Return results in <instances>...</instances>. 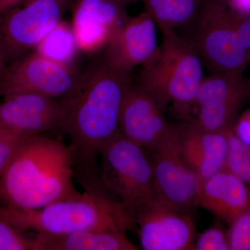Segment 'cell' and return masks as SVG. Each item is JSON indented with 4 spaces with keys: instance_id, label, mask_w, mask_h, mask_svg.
Returning <instances> with one entry per match:
<instances>
[{
    "instance_id": "cell-1",
    "label": "cell",
    "mask_w": 250,
    "mask_h": 250,
    "mask_svg": "<svg viewBox=\"0 0 250 250\" xmlns=\"http://www.w3.org/2000/svg\"><path fill=\"white\" fill-rule=\"evenodd\" d=\"M131 84V74L112 68L101 58L82 72L75 91L61 100L59 130L70 139L75 167H80L88 185L96 178L100 149L120 131L122 103Z\"/></svg>"
},
{
    "instance_id": "cell-2",
    "label": "cell",
    "mask_w": 250,
    "mask_h": 250,
    "mask_svg": "<svg viewBox=\"0 0 250 250\" xmlns=\"http://www.w3.org/2000/svg\"><path fill=\"white\" fill-rule=\"evenodd\" d=\"M70 146L42 134L23 140L0 178V205L36 209L76 196Z\"/></svg>"
},
{
    "instance_id": "cell-3",
    "label": "cell",
    "mask_w": 250,
    "mask_h": 250,
    "mask_svg": "<svg viewBox=\"0 0 250 250\" xmlns=\"http://www.w3.org/2000/svg\"><path fill=\"white\" fill-rule=\"evenodd\" d=\"M162 34L159 54L142 67L136 85L150 95L164 113L170 106L174 116L188 121L205 78V65L193 39L174 30Z\"/></svg>"
},
{
    "instance_id": "cell-4",
    "label": "cell",
    "mask_w": 250,
    "mask_h": 250,
    "mask_svg": "<svg viewBox=\"0 0 250 250\" xmlns=\"http://www.w3.org/2000/svg\"><path fill=\"white\" fill-rule=\"evenodd\" d=\"M0 218L22 231L30 230L47 236H62L91 228L133 229L131 217L119 202L92 189L36 209L0 205Z\"/></svg>"
},
{
    "instance_id": "cell-5",
    "label": "cell",
    "mask_w": 250,
    "mask_h": 250,
    "mask_svg": "<svg viewBox=\"0 0 250 250\" xmlns=\"http://www.w3.org/2000/svg\"><path fill=\"white\" fill-rule=\"evenodd\" d=\"M196 44L210 73H243L250 61V16L224 0H208L196 21Z\"/></svg>"
},
{
    "instance_id": "cell-6",
    "label": "cell",
    "mask_w": 250,
    "mask_h": 250,
    "mask_svg": "<svg viewBox=\"0 0 250 250\" xmlns=\"http://www.w3.org/2000/svg\"><path fill=\"white\" fill-rule=\"evenodd\" d=\"M99 156L102 183L132 220L138 210L157 196L150 157L120 131L104 145Z\"/></svg>"
},
{
    "instance_id": "cell-7",
    "label": "cell",
    "mask_w": 250,
    "mask_h": 250,
    "mask_svg": "<svg viewBox=\"0 0 250 250\" xmlns=\"http://www.w3.org/2000/svg\"><path fill=\"white\" fill-rule=\"evenodd\" d=\"M71 0H24L0 16V58L6 66L32 52L61 21Z\"/></svg>"
},
{
    "instance_id": "cell-8",
    "label": "cell",
    "mask_w": 250,
    "mask_h": 250,
    "mask_svg": "<svg viewBox=\"0 0 250 250\" xmlns=\"http://www.w3.org/2000/svg\"><path fill=\"white\" fill-rule=\"evenodd\" d=\"M82 73L72 65L54 62L32 51L6 67L0 79V96L30 92L62 100L76 89Z\"/></svg>"
},
{
    "instance_id": "cell-9",
    "label": "cell",
    "mask_w": 250,
    "mask_h": 250,
    "mask_svg": "<svg viewBox=\"0 0 250 250\" xmlns=\"http://www.w3.org/2000/svg\"><path fill=\"white\" fill-rule=\"evenodd\" d=\"M150 152L157 197L190 215L198 206V182L181 151L179 123L171 125L166 136Z\"/></svg>"
},
{
    "instance_id": "cell-10",
    "label": "cell",
    "mask_w": 250,
    "mask_h": 250,
    "mask_svg": "<svg viewBox=\"0 0 250 250\" xmlns=\"http://www.w3.org/2000/svg\"><path fill=\"white\" fill-rule=\"evenodd\" d=\"M247 100L243 73H210L202 81L188 121L208 131L228 132Z\"/></svg>"
},
{
    "instance_id": "cell-11",
    "label": "cell",
    "mask_w": 250,
    "mask_h": 250,
    "mask_svg": "<svg viewBox=\"0 0 250 250\" xmlns=\"http://www.w3.org/2000/svg\"><path fill=\"white\" fill-rule=\"evenodd\" d=\"M132 223L143 250H195V228L190 215L157 196L136 212Z\"/></svg>"
},
{
    "instance_id": "cell-12",
    "label": "cell",
    "mask_w": 250,
    "mask_h": 250,
    "mask_svg": "<svg viewBox=\"0 0 250 250\" xmlns=\"http://www.w3.org/2000/svg\"><path fill=\"white\" fill-rule=\"evenodd\" d=\"M156 23L146 12L128 18L112 34L102 59L112 68L131 74L156 58L158 45Z\"/></svg>"
},
{
    "instance_id": "cell-13",
    "label": "cell",
    "mask_w": 250,
    "mask_h": 250,
    "mask_svg": "<svg viewBox=\"0 0 250 250\" xmlns=\"http://www.w3.org/2000/svg\"><path fill=\"white\" fill-rule=\"evenodd\" d=\"M0 103V129L22 137L59 129L62 101L40 94L20 92L2 96Z\"/></svg>"
},
{
    "instance_id": "cell-14",
    "label": "cell",
    "mask_w": 250,
    "mask_h": 250,
    "mask_svg": "<svg viewBox=\"0 0 250 250\" xmlns=\"http://www.w3.org/2000/svg\"><path fill=\"white\" fill-rule=\"evenodd\" d=\"M154 99L139 85L131 84L125 94L119 115L120 132L126 139L150 150L170 129Z\"/></svg>"
},
{
    "instance_id": "cell-15",
    "label": "cell",
    "mask_w": 250,
    "mask_h": 250,
    "mask_svg": "<svg viewBox=\"0 0 250 250\" xmlns=\"http://www.w3.org/2000/svg\"><path fill=\"white\" fill-rule=\"evenodd\" d=\"M229 132L208 131L191 121L179 123L181 151L196 175L198 192L207 179L225 168Z\"/></svg>"
},
{
    "instance_id": "cell-16",
    "label": "cell",
    "mask_w": 250,
    "mask_h": 250,
    "mask_svg": "<svg viewBox=\"0 0 250 250\" xmlns=\"http://www.w3.org/2000/svg\"><path fill=\"white\" fill-rule=\"evenodd\" d=\"M197 204L229 225L250 206V187L224 168L202 184Z\"/></svg>"
},
{
    "instance_id": "cell-17",
    "label": "cell",
    "mask_w": 250,
    "mask_h": 250,
    "mask_svg": "<svg viewBox=\"0 0 250 250\" xmlns=\"http://www.w3.org/2000/svg\"><path fill=\"white\" fill-rule=\"evenodd\" d=\"M37 250H136L126 231L111 228H91L62 236L36 234Z\"/></svg>"
},
{
    "instance_id": "cell-18",
    "label": "cell",
    "mask_w": 250,
    "mask_h": 250,
    "mask_svg": "<svg viewBox=\"0 0 250 250\" xmlns=\"http://www.w3.org/2000/svg\"><path fill=\"white\" fill-rule=\"evenodd\" d=\"M161 32L196 21L208 0H141Z\"/></svg>"
},
{
    "instance_id": "cell-19",
    "label": "cell",
    "mask_w": 250,
    "mask_h": 250,
    "mask_svg": "<svg viewBox=\"0 0 250 250\" xmlns=\"http://www.w3.org/2000/svg\"><path fill=\"white\" fill-rule=\"evenodd\" d=\"M128 18L124 6L105 0H76L72 5V23L99 24L116 31Z\"/></svg>"
},
{
    "instance_id": "cell-20",
    "label": "cell",
    "mask_w": 250,
    "mask_h": 250,
    "mask_svg": "<svg viewBox=\"0 0 250 250\" xmlns=\"http://www.w3.org/2000/svg\"><path fill=\"white\" fill-rule=\"evenodd\" d=\"M33 51L54 62L72 66L80 52L71 24L62 20Z\"/></svg>"
},
{
    "instance_id": "cell-21",
    "label": "cell",
    "mask_w": 250,
    "mask_h": 250,
    "mask_svg": "<svg viewBox=\"0 0 250 250\" xmlns=\"http://www.w3.org/2000/svg\"><path fill=\"white\" fill-rule=\"evenodd\" d=\"M225 168L250 187V146L237 139L230 131Z\"/></svg>"
},
{
    "instance_id": "cell-22",
    "label": "cell",
    "mask_w": 250,
    "mask_h": 250,
    "mask_svg": "<svg viewBox=\"0 0 250 250\" xmlns=\"http://www.w3.org/2000/svg\"><path fill=\"white\" fill-rule=\"evenodd\" d=\"M0 250H36L35 238H29L22 230L0 218Z\"/></svg>"
},
{
    "instance_id": "cell-23",
    "label": "cell",
    "mask_w": 250,
    "mask_h": 250,
    "mask_svg": "<svg viewBox=\"0 0 250 250\" xmlns=\"http://www.w3.org/2000/svg\"><path fill=\"white\" fill-rule=\"evenodd\" d=\"M231 250H250V206L229 225Z\"/></svg>"
},
{
    "instance_id": "cell-24",
    "label": "cell",
    "mask_w": 250,
    "mask_h": 250,
    "mask_svg": "<svg viewBox=\"0 0 250 250\" xmlns=\"http://www.w3.org/2000/svg\"><path fill=\"white\" fill-rule=\"evenodd\" d=\"M195 250H231L228 231L212 227L199 234L194 243Z\"/></svg>"
},
{
    "instance_id": "cell-25",
    "label": "cell",
    "mask_w": 250,
    "mask_h": 250,
    "mask_svg": "<svg viewBox=\"0 0 250 250\" xmlns=\"http://www.w3.org/2000/svg\"><path fill=\"white\" fill-rule=\"evenodd\" d=\"M26 138L0 129V178L15 151Z\"/></svg>"
},
{
    "instance_id": "cell-26",
    "label": "cell",
    "mask_w": 250,
    "mask_h": 250,
    "mask_svg": "<svg viewBox=\"0 0 250 250\" xmlns=\"http://www.w3.org/2000/svg\"><path fill=\"white\" fill-rule=\"evenodd\" d=\"M231 131L237 139L250 146V108L240 113Z\"/></svg>"
},
{
    "instance_id": "cell-27",
    "label": "cell",
    "mask_w": 250,
    "mask_h": 250,
    "mask_svg": "<svg viewBox=\"0 0 250 250\" xmlns=\"http://www.w3.org/2000/svg\"><path fill=\"white\" fill-rule=\"evenodd\" d=\"M226 3L236 12L250 16V0H227Z\"/></svg>"
},
{
    "instance_id": "cell-28",
    "label": "cell",
    "mask_w": 250,
    "mask_h": 250,
    "mask_svg": "<svg viewBox=\"0 0 250 250\" xmlns=\"http://www.w3.org/2000/svg\"><path fill=\"white\" fill-rule=\"evenodd\" d=\"M24 0H0V16L21 4Z\"/></svg>"
},
{
    "instance_id": "cell-29",
    "label": "cell",
    "mask_w": 250,
    "mask_h": 250,
    "mask_svg": "<svg viewBox=\"0 0 250 250\" xmlns=\"http://www.w3.org/2000/svg\"><path fill=\"white\" fill-rule=\"evenodd\" d=\"M105 1H111V2L116 3V4L125 6V5L136 2V1H141V0H105Z\"/></svg>"
},
{
    "instance_id": "cell-30",
    "label": "cell",
    "mask_w": 250,
    "mask_h": 250,
    "mask_svg": "<svg viewBox=\"0 0 250 250\" xmlns=\"http://www.w3.org/2000/svg\"><path fill=\"white\" fill-rule=\"evenodd\" d=\"M6 67H7V66H6V64L3 62L2 59L0 58V79H1V77L4 75Z\"/></svg>"
},
{
    "instance_id": "cell-31",
    "label": "cell",
    "mask_w": 250,
    "mask_h": 250,
    "mask_svg": "<svg viewBox=\"0 0 250 250\" xmlns=\"http://www.w3.org/2000/svg\"><path fill=\"white\" fill-rule=\"evenodd\" d=\"M249 65L250 66V61L249 62ZM246 81V86H247V92H248V100L250 101V77H248V80Z\"/></svg>"
}]
</instances>
